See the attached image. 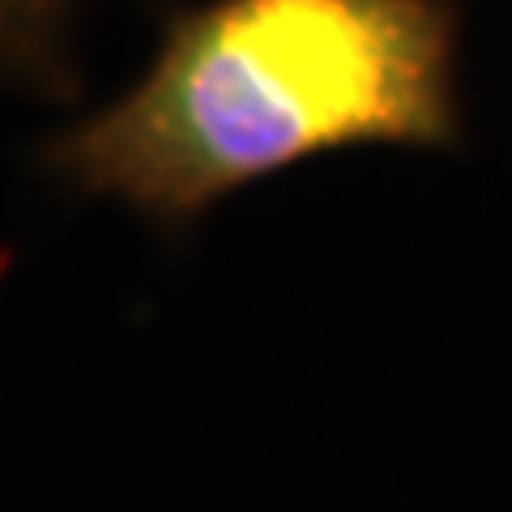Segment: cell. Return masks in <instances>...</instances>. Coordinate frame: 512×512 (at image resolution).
<instances>
[{
    "label": "cell",
    "mask_w": 512,
    "mask_h": 512,
    "mask_svg": "<svg viewBox=\"0 0 512 512\" xmlns=\"http://www.w3.org/2000/svg\"><path fill=\"white\" fill-rule=\"evenodd\" d=\"M453 133V22L440 0H210L150 69L43 150L82 197L158 231L312 154Z\"/></svg>",
    "instance_id": "obj_1"
},
{
    "label": "cell",
    "mask_w": 512,
    "mask_h": 512,
    "mask_svg": "<svg viewBox=\"0 0 512 512\" xmlns=\"http://www.w3.org/2000/svg\"><path fill=\"white\" fill-rule=\"evenodd\" d=\"M77 5L82 0H0V82L64 99L77 82Z\"/></svg>",
    "instance_id": "obj_2"
}]
</instances>
